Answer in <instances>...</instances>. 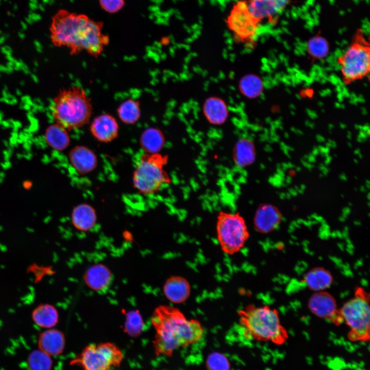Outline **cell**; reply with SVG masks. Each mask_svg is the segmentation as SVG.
Wrapping results in <instances>:
<instances>
[{
	"label": "cell",
	"instance_id": "obj_4",
	"mask_svg": "<svg viewBox=\"0 0 370 370\" xmlns=\"http://www.w3.org/2000/svg\"><path fill=\"white\" fill-rule=\"evenodd\" d=\"M50 110L55 123L71 131L89 122L92 105L85 90L74 85L59 91L52 100Z\"/></svg>",
	"mask_w": 370,
	"mask_h": 370
},
{
	"label": "cell",
	"instance_id": "obj_9",
	"mask_svg": "<svg viewBox=\"0 0 370 370\" xmlns=\"http://www.w3.org/2000/svg\"><path fill=\"white\" fill-rule=\"evenodd\" d=\"M123 358L124 354L118 346L105 342L86 345L70 363L82 370H112L119 367Z\"/></svg>",
	"mask_w": 370,
	"mask_h": 370
},
{
	"label": "cell",
	"instance_id": "obj_26",
	"mask_svg": "<svg viewBox=\"0 0 370 370\" xmlns=\"http://www.w3.org/2000/svg\"><path fill=\"white\" fill-rule=\"evenodd\" d=\"M206 115L212 123H221L226 117V108L225 104L219 99L209 100L205 105Z\"/></svg>",
	"mask_w": 370,
	"mask_h": 370
},
{
	"label": "cell",
	"instance_id": "obj_15",
	"mask_svg": "<svg viewBox=\"0 0 370 370\" xmlns=\"http://www.w3.org/2000/svg\"><path fill=\"white\" fill-rule=\"evenodd\" d=\"M163 289L165 297L175 304L184 302L191 293L189 282L184 278L179 275L172 276L167 279Z\"/></svg>",
	"mask_w": 370,
	"mask_h": 370
},
{
	"label": "cell",
	"instance_id": "obj_32",
	"mask_svg": "<svg viewBox=\"0 0 370 370\" xmlns=\"http://www.w3.org/2000/svg\"><path fill=\"white\" fill-rule=\"evenodd\" d=\"M210 370H227V362L219 354L212 355L208 359Z\"/></svg>",
	"mask_w": 370,
	"mask_h": 370
},
{
	"label": "cell",
	"instance_id": "obj_10",
	"mask_svg": "<svg viewBox=\"0 0 370 370\" xmlns=\"http://www.w3.org/2000/svg\"><path fill=\"white\" fill-rule=\"evenodd\" d=\"M227 25L235 39L245 44H251L259 23L249 12L245 0L233 7L227 21Z\"/></svg>",
	"mask_w": 370,
	"mask_h": 370
},
{
	"label": "cell",
	"instance_id": "obj_17",
	"mask_svg": "<svg viewBox=\"0 0 370 370\" xmlns=\"http://www.w3.org/2000/svg\"><path fill=\"white\" fill-rule=\"evenodd\" d=\"M303 281L306 286L314 292L325 291L333 283L331 272L323 267H315L309 270L304 275Z\"/></svg>",
	"mask_w": 370,
	"mask_h": 370
},
{
	"label": "cell",
	"instance_id": "obj_28",
	"mask_svg": "<svg viewBox=\"0 0 370 370\" xmlns=\"http://www.w3.org/2000/svg\"><path fill=\"white\" fill-rule=\"evenodd\" d=\"M28 364L31 370H50L52 361L49 355L40 349L34 350L29 355Z\"/></svg>",
	"mask_w": 370,
	"mask_h": 370
},
{
	"label": "cell",
	"instance_id": "obj_16",
	"mask_svg": "<svg viewBox=\"0 0 370 370\" xmlns=\"http://www.w3.org/2000/svg\"><path fill=\"white\" fill-rule=\"evenodd\" d=\"M247 9L260 23L264 19L271 21L282 11L276 0H245Z\"/></svg>",
	"mask_w": 370,
	"mask_h": 370
},
{
	"label": "cell",
	"instance_id": "obj_12",
	"mask_svg": "<svg viewBox=\"0 0 370 370\" xmlns=\"http://www.w3.org/2000/svg\"><path fill=\"white\" fill-rule=\"evenodd\" d=\"M119 124L111 115L102 114L94 118L90 125V132L97 141L109 143L118 136Z\"/></svg>",
	"mask_w": 370,
	"mask_h": 370
},
{
	"label": "cell",
	"instance_id": "obj_29",
	"mask_svg": "<svg viewBox=\"0 0 370 370\" xmlns=\"http://www.w3.org/2000/svg\"><path fill=\"white\" fill-rule=\"evenodd\" d=\"M143 325L142 318L137 311H132L128 313L125 325L126 332L132 336L139 334Z\"/></svg>",
	"mask_w": 370,
	"mask_h": 370
},
{
	"label": "cell",
	"instance_id": "obj_14",
	"mask_svg": "<svg viewBox=\"0 0 370 370\" xmlns=\"http://www.w3.org/2000/svg\"><path fill=\"white\" fill-rule=\"evenodd\" d=\"M281 221V214L275 206L264 204L255 212L253 224L255 229L261 233L266 234L274 230Z\"/></svg>",
	"mask_w": 370,
	"mask_h": 370
},
{
	"label": "cell",
	"instance_id": "obj_11",
	"mask_svg": "<svg viewBox=\"0 0 370 370\" xmlns=\"http://www.w3.org/2000/svg\"><path fill=\"white\" fill-rule=\"evenodd\" d=\"M308 308L314 316L335 325L343 323L335 298L326 290L314 292L308 300Z\"/></svg>",
	"mask_w": 370,
	"mask_h": 370
},
{
	"label": "cell",
	"instance_id": "obj_3",
	"mask_svg": "<svg viewBox=\"0 0 370 370\" xmlns=\"http://www.w3.org/2000/svg\"><path fill=\"white\" fill-rule=\"evenodd\" d=\"M237 316L242 335L246 339L281 345L288 338V332L275 308L250 304L239 309Z\"/></svg>",
	"mask_w": 370,
	"mask_h": 370
},
{
	"label": "cell",
	"instance_id": "obj_19",
	"mask_svg": "<svg viewBox=\"0 0 370 370\" xmlns=\"http://www.w3.org/2000/svg\"><path fill=\"white\" fill-rule=\"evenodd\" d=\"M65 343L64 334L61 331L52 328L43 332L39 339L40 349L49 356L58 355L62 353Z\"/></svg>",
	"mask_w": 370,
	"mask_h": 370
},
{
	"label": "cell",
	"instance_id": "obj_25",
	"mask_svg": "<svg viewBox=\"0 0 370 370\" xmlns=\"http://www.w3.org/2000/svg\"><path fill=\"white\" fill-rule=\"evenodd\" d=\"M117 113L120 120L127 125L136 124L141 115L140 103L138 100L128 98L118 106Z\"/></svg>",
	"mask_w": 370,
	"mask_h": 370
},
{
	"label": "cell",
	"instance_id": "obj_7",
	"mask_svg": "<svg viewBox=\"0 0 370 370\" xmlns=\"http://www.w3.org/2000/svg\"><path fill=\"white\" fill-rule=\"evenodd\" d=\"M342 80L346 85L366 77L370 71V45L361 30H358L353 40L337 59Z\"/></svg>",
	"mask_w": 370,
	"mask_h": 370
},
{
	"label": "cell",
	"instance_id": "obj_6",
	"mask_svg": "<svg viewBox=\"0 0 370 370\" xmlns=\"http://www.w3.org/2000/svg\"><path fill=\"white\" fill-rule=\"evenodd\" d=\"M168 156L160 153L143 154L138 161L133 174V184L140 193L150 195L157 193L171 182L165 169Z\"/></svg>",
	"mask_w": 370,
	"mask_h": 370
},
{
	"label": "cell",
	"instance_id": "obj_20",
	"mask_svg": "<svg viewBox=\"0 0 370 370\" xmlns=\"http://www.w3.org/2000/svg\"><path fill=\"white\" fill-rule=\"evenodd\" d=\"M112 275L109 269L104 265L97 264L89 268L84 278L86 284L91 289L100 291L110 284Z\"/></svg>",
	"mask_w": 370,
	"mask_h": 370
},
{
	"label": "cell",
	"instance_id": "obj_24",
	"mask_svg": "<svg viewBox=\"0 0 370 370\" xmlns=\"http://www.w3.org/2000/svg\"><path fill=\"white\" fill-rule=\"evenodd\" d=\"M33 322L39 326L44 328H51L58 322L59 315L56 308L49 304L38 306L31 315Z\"/></svg>",
	"mask_w": 370,
	"mask_h": 370
},
{
	"label": "cell",
	"instance_id": "obj_13",
	"mask_svg": "<svg viewBox=\"0 0 370 370\" xmlns=\"http://www.w3.org/2000/svg\"><path fill=\"white\" fill-rule=\"evenodd\" d=\"M69 160L76 171L86 175L94 171L98 165L97 156L94 152L84 145H77L69 152Z\"/></svg>",
	"mask_w": 370,
	"mask_h": 370
},
{
	"label": "cell",
	"instance_id": "obj_5",
	"mask_svg": "<svg viewBox=\"0 0 370 370\" xmlns=\"http://www.w3.org/2000/svg\"><path fill=\"white\" fill-rule=\"evenodd\" d=\"M369 294L363 287L356 288L352 298L345 302L340 313L348 327L347 337L351 341L367 342L370 337Z\"/></svg>",
	"mask_w": 370,
	"mask_h": 370
},
{
	"label": "cell",
	"instance_id": "obj_31",
	"mask_svg": "<svg viewBox=\"0 0 370 370\" xmlns=\"http://www.w3.org/2000/svg\"><path fill=\"white\" fill-rule=\"evenodd\" d=\"M100 7L105 12L114 14L119 12L124 6L125 0H99Z\"/></svg>",
	"mask_w": 370,
	"mask_h": 370
},
{
	"label": "cell",
	"instance_id": "obj_8",
	"mask_svg": "<svg viewBox=\"0 0 370 370\" xmlns=\"http://www.w3.org/2000/svg\"><path fill=\"white\" fill-rule=\"evenodd\" d=\"M216 232L221 249L228 255L239 252L249 237L246 221L238 212L219 211L216 217Z\"/></svg>",
	"mask_w": 370,
	"mask_h": 370
},
{
	"label": "cell",
	"instance_id": "obj_22",
	"mask_svg": "<svg viewBox=\"0 0 370 370\" xmlns=\"http://www.w3.org/2000/svg\"><path fill=\"white\" fill-rule=\"evenodd\" d=\"M139 144L145 153H158L164 145L165 139L159 129L150 127L144 130L140 135Z\"/></svg>",
	"mask_w": 370,
	"mask_h": 370
},
{
	"label": "cell",
	"instance_id": "obj_23",
	"mask_svg": "<svg viewBox=\"0 0 370 370\" xmlns=\"http://www.w3.org/2000/svg\"><path fill=\"white\" fill-rule=\"evenodd\" d=\"M67 131L65 128L56 123L50 124L45 131V140L53 149L63 151L70 143V137Z\"/></svg>",
	"mask_w": 370,
	"mask_h": 370
},
{
	"label": "cell",
	"instance_id": "obj_27",
	"mask_svg": "<svg viewBox=\"0 0 370 370\" xmlns=\"http://www.w3.org/2000/svg\"><path fill=\"white\" fill-rule=\"evenodd\" d=\"M307 52L312 58L321 59L325 58L329 51V44L327 40L321 36L311 38L307 44Z\"/></svg>",
	"mask_w": 370,
	"mask_h": 370
},
{
	"label": "cell",
	"instance_id": "obj_2",
	"mask_svg": "<svg viewBox=\"0 0 370 370\" xmlns=\"http://www.w3.org/2000/svg\"><path fill=\"white\" fill-rule=\"evenodd\" d=\"M153 346L156 356L171 357L179 349L199 342L205 329L197 319H188L178 308L160 305L152 313Z\"/></svg>",
	"mask_w": 370,
	"mask_h": 370
},
{
	"label": "cell",
	"instance_id": "obj_21",
	"mask_svg": "<svg viewBox=\"0 0 370 370\" xmlns=\"http://www.w3.org/2000/svg\"><path fill=\"white\" fill-rule=\"evenodd\" d=\"M255 157V146L250 140L240 139L233 148V161L239 168H245L251 165L254 162Z\"/></svg>",
	"mask_w": 370,
	"mask_h": 370
},
{
	"label": "cell",
	"instance_id": "obj_18",
	"mask_svg": "<svg viewBox=\"0 0 370 370\" xmlns=\"http://www.w3.org/2000/svg\"><path fill=\"white\" fill-rule=\"evenodd\" d=\"M71 219L73 226L82 231H87L94 228L97 223L95 209L91 205L82 203L74 207Z\"/></svg>",
	"mask_w": 370,
	"mask_h": 370
},
{
	"label": "cell",
	"instance_id": "obj_1",
	"mask_svg": "<svg viewBox=\"0 0 370 370\" xmlns=\"http://www.w3.org/2000/svg\"><path fill=\"white\" fill-rule=\"evenodd\" d=\"M103 28L102 21L61 9L52 17L50 38L53 46L66 47L70 55L83 51L97 58L109 43V37L103 32Z\"/></svg>",
	"mask_w": 370,
	"mask_h": 370
},
{
	"label": "cell",
	"instance_id": "obj_30",
	"mask_svg": "<svg viewBox=\"0 0 370 370\" xmlns=\"http://www.w3.org/2000/svg\"><path fill=\"white\" fill-rule=\"evenodd\" d=\"M241 86L244 94L251 97L258 95L261 91L262 87L259 79L251 76L244 79Z\"/></svg>",
	"mask_w": 370,
	"mask_h": 370
}]
</instances>
